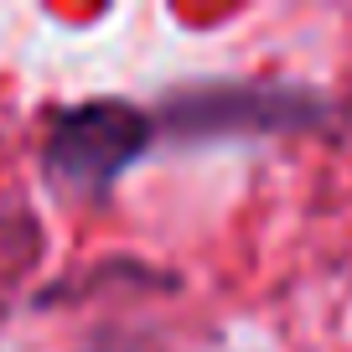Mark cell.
I'll list each match as a JSON object with an SVG mask.
<instances>
[{"label": "cell", "mask_w": 352, "mask_h": 352, "mask_svg": "<svg viewBox=\"0 0 352 352\" xmlns=\"http://www.w3.org/2000/svg\"><path fill=\"white\" fill-rule=\"evenodd\" d=\"M151 145V120L120 99L63 109L47 135V182L78 202H99Z\"/></svg>", "instance_id": "1"}, {"label": "cell", "mask_w": 352, "mask_h": 352, "mask_svg": "<svg viewBox=\"0 0 352 352\" xmlns=\"http://www.w3.org/2000/svg\"><path fill=\"white\" fill-rule=\"evenodd\" d=\"M311 114V104L285 88H187L166 104L171 135H233V130H296Z\"/></svg>", "instance_id": "2"}]
</instances>
